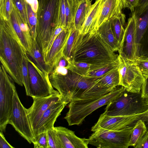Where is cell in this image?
Returning a JSON list of instances; mask_svg holds the SVG:
<instances>
[{"label":"cell","instance_id":"6da1fadb","mask_svg":"<svg viewBox=\"0 0 148 148\" xmlns=\"http://www.w3.org/2000/svg\"><path fill=\"white\" fill-rule=\"evenodd\" d=\"M49 78L52 87L59 92L61 101L66 105L73 101L101 96L112 90L101 86L100 77L82 75L68 69L64 74L53 71Z\"/></svg>","mask_w":148,"mask_h":148},{"label":"cell","instance_id":"7a4b0ae2","mask_svg":"<svg viewBox=\"0 0 148 148\" xmlns=\"http://www.w3.org/2000/svg\"><path fill=\"white\" fill-rule=\"evenodd\" d=\"M68 62H83L95 66V69L120 62L116 54L95 29L86 34L79 32L75 38Z\"/></svg>","mask_w":148,"mask_h":148},{"label":"cell","instance_id":"3957f363","mask_svg":"<svg viewBox=\"0 0 148 148\" xmlns=\"http://www.w3.org/2000/svg\"><path fill=\"white\" fill-rule=\"evenodd\" d=\"M0 25L1 64L14 82L23 86V63L27 53L14 32L10 20L0 18Z\"/></svg>","mask_w":148,"mask_h":148},{"label":"cell","instance_id":"277c9868","mask_svg":"<svg viewBox=\"0 0 148 148\" xmlns=\"http://www.w3.org/2000/svg\"><path fill=\"white\" fill-rule=\"evenodd\" d=\"M36 40L43 55L56 29L59 27L61 0H38Z\"/></svg>","mask_w":148,"mask_h":148},{"label":"cell","instance_id":"5b68a950","mask_svg":"<svg viewBox=\"0 0 148 148\" xmlns=\"http://www.w3.org/2000/svg\"><path fill=\"white\" fill-rule=\"evenodd\" d=\"M120 86L101 96L71 101L69 105V110L64 117L69 125H81L86 117L93 111L108 105L119 97L125 90L124 87Z\"/></svg>","mask_w":148,"mask_h":148},{"label":"cell","instance_id":"8992f818","mask_svg":"<svg viewBox=\"0 0 148 148\" xmlns=\"http://www.w3.org/2000/svg\"><path fill=\"white\" fill-rule=\"evenodd\" d=\"M148 111V106L140 93L126 90L119 97L107 105L103 112L110 116H129Z\"/></svg>","mask_w":148,"mask_h":148},{"label":"cell","instance_id":"52a82bcc","mask_svg":"<svg viewBox=\"0 0 148 148\" xmlns=\"http://www.w3.org/2000/svg\"><path fill=\"white\" fill-rule=\"evenodd\" d=\"M134 126L117 131L99 129L88 138L89 144L98 148H128Z\"/></svg>","mask_w":148,"mask_h":148},{"label":"cell","instance_id":"ba28073f","mask_svg":"<svg viewBox=\"0 0 148 148\" xmlns=\"http://www.w3.org/2000/svg\"><path fill=\"white\" fill-rule=\"evenodd\" d=\"M14 82L3 65L0 67V132H5L11 114Z\"/></svg>","mask_w":148,"mask_h":148},{"label":"cell","instance_id":"9c48e42d","mask_svg":"<svg viewBox=\"0 0 148 148\" xmlns=\"http://www.w3.org/2000/svg\"><path fill=\"white\" fill-rule=\"evenodd\" d=\"M119 56L120 86L124 87L127 91L140 93L145 78L135 60L120 55Z\"/></svg>","mask_w":148,"mask_h":148},{"label":"cell","instance_id":"30bf717a","mask_svg":"<svg viewBox=\"0 0 148 148\" xmlns=\"http://www.w3.org/2000/svg\"><path fill=\"white\" fill-rule=\"evenodd\" d=\"M12 110L8 124H11L28 143H33L35 139L26 108L20 101L16 90L14 92Z\"/></svg>","mask_w":148,"mask_h":148},{"label":"cell","instance_id":"8fae6325","mask_svg":"<svg viewBox=\"0 0 148 148\" xmlns=\"http://www.w3.org/2000/svg\"><path fill=\"white\" fill-rule=\"evenodd\" d=\"M27 59L29 96L32 98L43 97L51 95L55 90L50 82L49 74L39 69L28 55Z\"/></svg>","mask_w":148,"mask_h":148},{"label":"cell","instance_id":"7c38bea8","mask_svg":"<svg viewBox=\"0 0 148 148\" xmlns=\"http://www.w3.org/2000/svg\"><path fill=\"white\" fill-rule=\"evenodd\" d=\"M147 112L129 116H110L103 113L100 116L97 123L91 129L94 132L102 128L114 131L122 130L133 127L139 120L145 116Z\"/></svg>","mask_w":148,"mask_h":148},{"label":"cell","instance_id":"4fadbf2b","mask_svg":"<svg viewBox=\"0 0 148 148\" xmlns=\"http://www.w3.org/2000/svg\"><path fill=\"white\" fill-rule=\"evenodd\" d=\"M32 98L33 103L26 110L34 133L44 112L53 103L61 100V97L59 92L55 90L49 95Z\"/></svg>","mask_w":148,"mask_h":148},{"label":"cell","instance_id":"5bb4252c","mask_svg":"<svg viewBox=\"0 0 148 148\" xmlns=\"http://www.w3.org/2000/svg\"><path fill=\"white\" fill-rule=\"evenodd\" d=\"M118 52L119 55L129 60H135L138 57L135 21L133 14L128 19Z\"/></svg>","mask_w":148,"mask_h":148},{"label":"cell","instance_id":"9a60e30c","mask_svg":"<svg viewBox=\"0 0 148 148\" xmlns=\"http://www.w3.org/2000/svg\"><path fill=\"white\" fill-rule=\"evenodd\" d=\"M71 29H64L57 36L45 58L49 74L57 66L63 56V51L70 35Z\"/></svg>","mask_w":148,"mask_h":148},{"label":"cell","instance_id":"2e32d148","mask_svg":"<svg viewBox=\"0 0 148 148\" xmlns=\"http://www.w3.org/2000/svg\"><path fill=\"white\" fill-rule=\"evenodd\" d=\"M66 105L61 100L51 105L42 115L33 133L35 138L39 134L54 127L58 117Z\"/></svg>","mask_w":148,"mask_h":148},{"label":"cell","instance_id":"e0dca14e","mask_svg":"<svg viewBox=\"0 0 148 148\" xmlns=\"http://www.w3.org/2000/svg\"><path fill=\"white\" fill-rule=\"evenodd\" d=\"M62 148H88V139L80 138L74 131L62 126L55 127Z\"/></svg>","mask_w":148,"mask_h":148},{"label":"cell","instance_id":"ac0fdd59","mask_svg":"<svg viewBox=\"0 0 148 148\" xmlns=\"http://www.w3.org/2000/svg\"><path fill=\"white\" fill-rule=\"evenodd\" d=\"M123 3L122 0H106L96 24L95 29L97 30L104 22L120 16L123 13Z\"/></svg>","mask_w":148,"mask_h":148},{"label":"cell","instance_id":"d6986e66","mask_svg":"<svg viewBox=\"0 0 148 148\" xmlns=\"http://www.w3.org/2000/svg\"><path fill=\"white\" fill-rule=\"evenodd\" d=\"M104 3L103 0H96L92 5L86 19L79 30L80 34H86L95 29Z\"/></svg>","mask_w":148,"mask_h":148},{"label":"cell","instance_id":"ffe728a7","mask_svg":"<svg viewBox=\"0 0 148 148\" xmlns=\"http://www.w3.org/2000/svg\"><path fill=\"white\" fill-rule=\"evenodd\" d=\"M102 39L114 52L119 51L120 44L112 32L110 20L103 22L97 29Z\"/></svg>","mask_w":148,"mask_h":148},{"label":"cell","instance_id":"44dd1931","mask_svg":"<svg viewBox=\"0 0 148 148\" xmlns=\"http://www.w3.org/2000/svg\"><path fill=\"white\" fill-rule=\"evenodd\" d=\"M138 57L139 56L140 43L148 27V5L140 13L135 15Z\"/></svg>","mask_w":148,"mask_h":148},{"label":"cell","instance_id":"7402d4cb","mask_svg":"<svg viewBox=\"0 0 148 148\" xmlns=\"http://www.w3.org/2000/svg\"><path fill=\"white\" fill-rule=\"evenodd\" d=\"M91 0H82L75 8L73 27L79 30L84 23L92 5Z\"/></svg>","mask_w":148,"mask_h":148},{"label":"cell","instance_id":"603a6c76","mask_svg":"<svg viewBox=\"0 0 148 148\" xmlns=\"http://www.w3.org/2000/svg\"><path fill=\"white\" fill-rule=\"evenodd\" d=\"M118 68L111 70L100 77L99 82L102 86L112 90L120 86Z\"/></svg>","mask_w":148,"mask_h":148},{"label":"cell","instance_id":"cb8c5ba5","mask_svg":"<svg viewBox=\"0 0 148 148\" xmlns=\"http://www.w3.org/2000/svg\"><path fill=\"white\" fill-rule=\"evenodd\" d=\"M113 34L120 44L123 40L125 29L123 26L125 23V16L122 14L121 15L110 19Z\"/></svg>","mask_w":148,"mask_h":148},{"label":"cell","instance_id":"d4e9b609","mask_svg":"<svg viewBox=\"0 0 148 148\" xmlns=\"http://www.w3.org/2000/svg\"><path fill=\"white\" fill-rule=\"evenodd\" d=\"M145 122L141 119L139 120L134 125L129 143V146L134 147L147 132Z\"/></svg>","mask_w":148,"mask_h":148},{"label":"cell","instance_id":"484cf974","mask_svg":"<svg viewBox=\"0 0 148 148\" xmlns=\"http://www.w3.org/2000/svg\"><path fill=\"white\" fill-rule=\"evenodd\" d=\"M33 51L31 57H28L41 71L49 74L42 51L36 39L33 40Z\"/></svg>","mask_w":148,"mask_h":148},{"label":"cell","instance_id":"4316f807","mask_svg":"<svg viewBox=\"0 0 148 148\" xmlns=\"http://www.w3.org/2000/svg\"><path fill=\"white\" fill-rule=\"evenodd\" d=\"M93 65L83 62H71L66 68L76 73L86 76L94 68Z\"/></svg>","mask_w":148,"mask_h":148},{"label":"cell","instance_id":"83f0119b","mask_svg":"<svg viewBox=\"0 0 148 148\" xmlns=\"http://www.w3.org/2000/svg\"><path fill=\"white\" fill-rule=\"evenodd\" d=\"M65 4V29H70L73 26L75 6L73 0H64Z\"/></svg>","mask_w":148,"mask_h":148},{"label":"cell","instance_id":"f1b7e54d","mask_svg":"<svg viewBox=\"0 0 148 148\" xmlns=\"http://www.w3.org/2000/svg\"><path fill=\"white\" fill-rule=\"evenodd\" d=\"M30 32L33 40L36 39L37 18V13L32 10L30 5L26 2Z\"/></svg>","mask_w":148,"mask_h":148},{"label":"cell","instance_id":"f546056e","mask_svg":"<svg viewBox=\"0 0 148 148\" xmlns=\"http://www.w3.org/2000/svg\"><path fill=\"white\" fill-rule=\"evenodd\" d=\"M79 32V30L76 29L73 26L71 29L70 35L63 51V57L68 61L70 59L72 49L75 38Z\"/></svg>","mask_w":148,"mask_h":148},{"label":"cell","instance_id":"4dcf8cb0","mask_svg":"<svg viewBox=\"0 0 148 148\" xmlns=\"http://www.w3.org/2000/svg\"><path fill=\"white\" fill-rule=\"evenodd\" d=\"M120 63V62L108 64L105 66L90 71L85 76L95 77H101L111 70L118 67Z\"/></svg>","mask_w":148,"mask_h":148},{"label":"cell","instance_id":"1f68e13d","mask_svg":"<svg viewBox=\"0 0 148 148\" xmlns=\"http://www.w3.org/2000/svg\"><path fill=\"white\" fill-rule=\"evenodd\" d=\"M49 148H62L55 127L47 131Z\"/></svg>","mask_w":148,"mask_h":148},{"label":"cell","instance_id":"d6a6232c","mask_svg":"<svg viewBox=\"0 0 148 148\" xmlns=\"http://www.w3.org/2000/svg\"><path fill=\"white\" fill-rule=\"evenodd\" d=\"M27 54L24 57L22 68L23 83L25 90L26 94L29 96V79L28 68Z\"/></svg>","mask_w":148,"mask_h":148},{"label":"cell","instance_id":"836d02e7","mask_svg":"<svg viewBox=\"0 0 148 148\" xmlns=\"http://www.w3.org/2000/svg\"><path fill=\"white\" fill-rule=\"evenodd\" d=\"M0 18L7 20L10 19L11 9L12 7V0H0Z\"/></svg>","mask_w":148,"mask_h":148},{"label":"cell","instance_id":"e575fe53","mask_svg":"<svg viewBox=\"0 0 148 148\" xmlns=\"http://www.w3.org/2000/svg\"><path fill=\"white\" fill-rule=\"evenodd\" d=\"M16 8L28 25L27 13L25 0H12Z\"/></svg>","mask_w":148,"mask_h":148},{"label":"cell","instance_id":"d590c367","mask_svg":"<svg viewBox=\"0 0 148 148\" xmlns=\"http://www.w3.org/2000/svg\"><path fill=\"white\" fill-rule=\"evenodd\" d=\"M135 60L144 78L148 77V57L139 56Z\"/></svg>","mask_w":148,"mask_h":148},{"label":"cell","instance_id":"8d00e7d4","mask_svg":"<svg viewBox=\"0 0 148 148\" xmlns=\"http://www.w3.org/2000/svg\"><path fill=\"white\" fill-rule=\"evenodd\" d=\"M34 148H49L47 132L38 134L33 143Z\"/></svg>","mask_w":148,"mask_h":148},{"label":"cell","instance_id":"74e56055","mask_svg":"<svg viewBox=\"0 0 148 148\" xmlns=\"http://www.w3.org/2000/svg\"><path fill=\"white\" fill-rule=\"evenodd\" d=\"M139 56L148 57V27L143 34L140 42Z\"/></svg>","mask_w":148,"mask_h":148},{"label":"cell","instance_id":"f35d334b","mask_svg":"<svg viewBox=\"0 0 148 148\" xmlns=\"http://www.w3.org/2000/svg\"><path fill=\"white\" fill-rule=\"evenodd\" d=\"M65 15L64 0H61L60 11V19L59 27L65 29Z\"/></svg>","mask_w":148,"mask_h":148},{"label":"cell","instance_id":"ab89813d","mask_svg":"<svg viewBox=\"0 0 148 148\" xmlns=\"http://www.w3.org/2000/svg\"><path fill=\"white\" fill-rule=\"evenodd\" d=\"M139 1V0H125L123 8H127L133 12L137 6Z\"/></svg>","mask_w":148,"mask_h":148},{"label":"cell","instance_id":"60d3db41","mask_svg":"<svg viewBox=\"0 0 148 148\" xmlns=\"http://www.w3.org/2000/svg\"><path fill=\"white\" fill-rule=\"evenodd\" d=\"M148 5V0H139L133 14L136 15L140 13Z\"/></svg>","mask_w":148,"mask_h":148},{"label":"cell","instance_id":"b9f144b4","mask_svg":"<svg viewBox=\"0 0 148 148\" xmlns=\"http://www.w3.org/2000/svg\"><path fill=\"white\" fill-rule=\"evenodd\" d=\"M134 148H148V132H147L145 135L138 142Z\"/></svg>","mask_w":148,"mask_h":148},{"label":"cell","instance_id":"7bdbcfd3","mask_svg":"<svg viewBox=\"0 0 148 148\" xmlns=\"http://www.w3.org/2000/svg\"><path fill=\"white\" fill-rule=\"evenodd\" d=\"M141 94L142 97L143 99L148 97V77L145 78L142 87Z\"/></svg>","mask_w":148,"mask_h":148},{"label":"cell","instance_id":"ee69618b","mask_svg":"<svg viewBox=\"0 0 148 148\" xmlns=\"http://www.w3.org/2000/svg\"><path fill=\"white\" fill-rule=\"evenodd\" d=\"M0 148H14V147L10 145L6 140L3 133L0 132Z\"/></svg>","mask_w":148,"mask_h":148},{"label":"cell","instance_id":"f6af8a7d","mask_svg":"<svg viewBox=\"0 0 148 148\" xmlns=\"http://www.w3.org/2000/svg\"><path fill=\"white\" fill-rule=\"evenodd\" d=\"M25 2L31 6L33 11L37 13L38 8V0H25Z\"/></svg>","mask_w":148,"mask_h":148},{"label":"cell","instance_id":"bcb514c9","mask_svg":"<svg viewBox=\"0 0 148 148\" xmlns=\"http://www.w3.org/2000/svg\"><path fill=\"white\" fill-rule=\"evenodd\" d=\"M68 65V61L63 56L59 61L57 66L61 67H66Z\"/></svg>","mask_w":148,"mask_h":148},{"label":"cell","instance_id":"7dc6e473","mask_svg":"<svg viewBox=\"0 0 148 148\" xmlns=\"http://www.w3.org/2000/svg\"><path fill=\"white\" fill-rule=\"evenodd\" d=\"M141 119L145 122L147 128V132H148V111L147 114Z\"/></svg>","mask_w":148,"mask_h":148},{"label":"cell","instance_id":"c3c4849f","mask_svg":"<svg viewBox=\"0 0 148 148\" xmlns=\"http://www.w3.org/2000/svg\"><path fill=\"white\" fill-rule=\"evenodd\" d=\"M74 2V5L75 6V8L77 4V0H73Z\"/></svg>","mask_w":148,"mask_h":148},{"label":"cell","instance_id":"681fc988","mask_svg":"<svg viewBox=\"0 0 148 148\" xmlns=\"http://www.w3.org/2000/svg\"><path fill=\"white\" fill-rule=\"evenodd\" d=\"M144 99L146 104L148 106V97Z\"/></svg>","mask_w":148,"mask_h":148},{"label":"cell","instance_id":"f907efd6","mask_svg":"<svg viewBox=\"0 0 148 148\" xmlns=\"http://www.w3.org/2000/svg\"><path fill=\"white\" fill-rule=\"evenodd\" d=\"M122 1H123V4H124V2L125 0H122Z\"/></svg>","mask_w":148,"mask_h":148},{"label":"cell","instance_id":"816d5d0a","mask_svg":"<svg viewBox=\"0 0 148 148\" xmlns=\"http://www.w3.org/2000/svg\"><path fill=\"white\" fill-rule=\"evenodd\" d=\"M103 0V1L104 2L106 0Z\"/></svg>","mask_w":148,"mask_h":148}]
</instances>
